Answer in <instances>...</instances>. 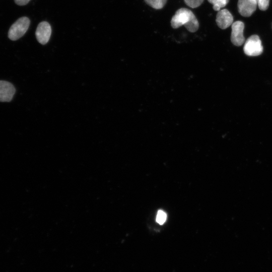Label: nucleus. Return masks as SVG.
Listing matches in <instances>:
<instances>
[{
  "mask_svg": "<svg viewBox=\"0 0 272 272\" xmlns=\"http://www.w3.org/2000/svg\"><path fill=\"white\" fill-rule=\"evenodd\" d=\"M257 5L253 0H238V12L242 16L250 17L256 10Z\"/></svg>",
  "mask_w": 272,
  "mask_h": 272,
  "instance_id": "6e6552de",
  "label": "nucleus"
},
{
  "mask_svg": "<svg viewBox=\"0 0 272 272\" xmlns=\"http://www.w3.org/2000/svg\"><path fill=\"white\" fill-rule=\"evenodd\" d=\"M269 0H258V6L261 11H265L269 6Z\"/></svg>",
  "mask_w": 272,
  "mask_h": 272,
  "instance_id": "ddd939ff",
  "label": "nucleus"
},
{
  "mask_svg": "<svg viewBox=\"0 0 272 272\" xmlns=\"http://www.w3.org/2000/svg\"><path fill=\"white\" fill-rule=\"evenodd\" d=\"M51 27L49 23L46 21L39 23L35 31L37 40L42 45L46 44L50 38Z\"/></svg>",
  "mask_w": 272,
  "mask_h": 272,
  "instance_id": "39448f33",
  "label": "nucleus"
},
{
  "mask_svg": "<svg viewBox=\"0 0 272 272\" xmlns=\"http://www.w3.org/2000/svg\"><path fill=\"white\" fill-rule=\"evenodd\" d=\"M167 219V215L165 212L162 210H159L157 216L156 221L160 225L163 224Z\"/></svg>",
  "mask_w": 272,
  "mask_h": 272,
  "instance_id": "9b49d317",
  "label": "nucleus"
},
{
  "mask_svg": "<svg viewBox=\"0 0 272 272\" xmlns=\"http://www.w3.org/2000/svg\"><path fill=\"white\" fill-rule=\"evenodd\" d=\"M182 25L192 33L196 32L199 28V23L195 16L190 10L184 8L178 9L171 20V26L174 29Z\"/></svg>",
  "mask_w": 272,
  "mask_h": 272,
  "instance_id": "f257e3e1",
  "label": "nucleus"
},
{
  "mask_svg": "<svg viewBox=\"0 0 272 272\" xmlns=\"http://www.w3.org/2000/svg\"><path fill=\"white\" fill-rule=\"evenodd\" d=\"M15 88L9 82L0 81V101L10 102L15 93Z\"/></svg>",
  "mask_w": 272,
  "mask_h": 272,
  "instance_id": "0eeeda50",
  "label": "nucleus"
},
{
  "mask_svg": "<svg viewBox=\"0 0 272 272\" xmlns=\"http://www.w3.org/2000/svg\"><path fill=\"white\" fill-rule=\"evenodd\" d=\"M31 0H14L15 3L18 6H25Z\"/></svg>",
  "mask_w": 272,
  "mask_h": 272,
  "instance_id": "4468645a",
  "label": "nucleus"
},
{
  "mask_svg": "<svg viewBox=\"0 0 272 272\" xmlns=\"http://www.w3.org/2000/svg\"><path fill=\"white\" fill-rule=\"evenodd\" d=\"M208 1L213 4V8L215 11H219L221 8L227 5L229 0H208Z\"/></svg>",
  "mask_w": 272,
  "mask_h": 272,
  "instance_id": "9d476101",
  "label": "nucleus"
},
{
  "mask_svg": "<svg viewBox=\"0 0 272 272\" xmlns=\"http://www.w3.org/2000/svg\"><path fill=\"white\" fill-rule=\"evenodd\" d=\"M243 51L248 56L260 55L263 52V46L259 36L257 35L250 36L244 43Z\"/></svg>",
  "mask_w": 272,
  "mask_h": 272,
  "instance_id": "7ed1b4c3",
  "label": "nucleus"
},
{
  "mask_svg": "<svg viewBox=\"0 0 272 272\" xmlns=\"http://www.w3.org/2000/svg\"><path fill=\"white\" fill-rule=\"evenodd\" d=\"M146 3L154 9L158 10L163 8L167 0H144Z\"/></svg>",
  "mask_w": 272,
  "mask_h": 272,
  "instance_id": "1a4fd4ad",
  "label": "nucleus"
},
{
  "mask_svg": "<svg viewBox=\"0 0 272 272\" xmlns=\"http://www.w3.org/2000/svg\"><path fill=\"white\" fill-rule=\"evenodd\" d=\"M186 5L191 8L198 7L203 3L204 0H184Z\"/></svg>",
  "mask_w": 272,
  "mask_h": 272,
  "instance_id": "f8f14e48",
  "label": "nucleus"
},
{
  "mask_svg": "<svg viewBox=\"0 0 272 272\" xmlns=\"http://www.w3.org/2000/svg\"><path fill=\"white\" fill-rule=\"evenodd\" d=\"M231 28V41L232 43L237 46L242 45L245 41L243 35L244 24L242 21H237L232 23Z\"/></svg>",
  "mask_w": 272,
  "mask_h": 272,
  "instance_id": "20e7f679",
  "label": "nucleus"
},
{
  "mask_svg": "<svg viewBox=\"0 0 272 272\" xmlns=\"http://www.w3.org/2000/svg\"><path fill=\"white\" fill-rule=\"evenodd\" d=\"M254 1V2H256L258 4V0H253Z\"/></svg>",
  "mask_w": 272,
  "mask_h": 272,
  "instance_id": "2eb2a0df",
  "label": "nucleus"
},
{
  "mask_svg": "<svg viewBox=\"0 0 272 272\" xmlns=\"http://www.w3.org/2000/svg\"><path fill=\"white\" fill-rule=\"evenodd\" d=\"M216 22L220 28L225 29L232 24L233 17L228 10L224 9L218 11Z\"/></svg>",
  "mask_w": 272,
  "mask_h": 272,
  "instance_id": "423d86ee",
  "label": "nucleus"
},
{
  "mask_svg": "<svg viewBox=\"0 0 272 272\" xmlns=\"http://www.w3.org/2000/svg\"><path fill=\"white\" fill-rule=\"evenodd\" d=\"M30 24V20L27 17L19 18L10 27L8 35L9 38L16 41L22 37L28 30Z\"/></svg>",
  "mask_w": 272,
  "mask_h": 272,
  "instance_id": "f03ea898",
  "label": "nucleus"
}]
</instances>
